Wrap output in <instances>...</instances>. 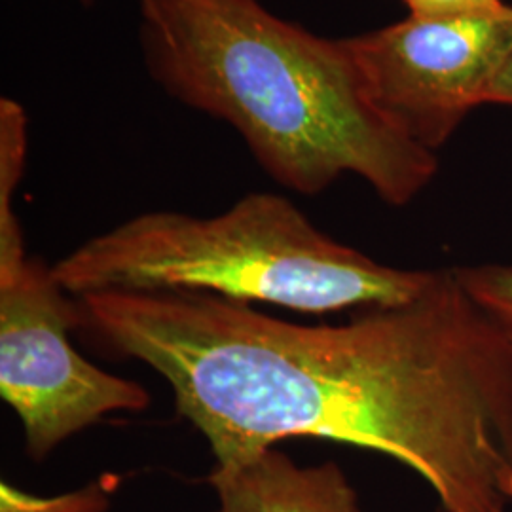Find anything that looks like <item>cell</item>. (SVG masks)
Returning <instances> with one entry per match:
<instances>
[{
    "mask_svg": "<svg viewBox=\"0 0 512 512\" xmlns=\"http://www.w3.org/2000/svg\"><path fill=\"white\" fill-rule=\"evenodd\" d=\"M78 330L150 366L230 465L293 437L382 452L446 512H512V342L435 272L412 302L302 325L203 293L76 298Z\"/></svg>",
    "mask_w": 512,
    "mask_h": 512,
    "instance_id": "obj_1",
    "label": "cell"
},
{
    "mask_svg": "<svg viewBox=\"0 0 512 512\" xmlns=\"http://www.w3.org/2000/svg\"><path fill=\"white\" fill-rule=\"evenodd\" d=\"M139 8L150 76L236 129L275 183L315 196L351 173L401 207L435 179V152L376 109L346 38L317 37L260 0H139Z\"/></svg>",
    "mask_w": 512,
    "mask_h": 512,
    "instance_id": "obj_2",
    "label": "cell"
},
{
    "mask_svg": "<svg viewBox=\"0 0 512 512\" xmlns=\"http://www.w3.org/2000/svg\"><path fill=\"white\" fill-rule=\"evenodd\" d=\"M74 298L203 293L302 313L374 310L418 298L435 272L389 268L323 234L283 196L255 192L217 217L150 211L52 266Z\"/></svg>",
    "mask_w": 512,
    "mask_h": 512,
    "instance_id": "obj_3",
    "label": "cell"
},
{
    "mask_svg": "<svg viewBox=\"0 0 512 512\" xmlns=\"http://www.w3.org/2000/svg\"><path fill=\"white\" fill-rule=\"evenodd\" d=\"M78 306L52 266L25 255L0 260V395L23 427L29 458L116 412H141L150 393L86 361L71 344Z\"/></svg>",
    "mask_w": 512,
    "mask_h": 512,
    "instance_id": "obj_4",
    "label": "cell"
},
{
    "mask_svg": "<svg viewBox=\"0 0 512 512\" xmlns=\"http://www.w3.org/2000/svg\"><path fill=\"white\" fill-rule=\"evenodd\" d=\"M389 124L437 152L484 95L512 48V6L495 16L408 18L346 38Z\"/></svg>",
    "mask_w": 512,
    "mask_h": 512,
    "instance_id": "obj_5",
    "label": "cell"
},
{
    "mask_svg": "<svg viewBox=\"0 0 512 512\" xmlns=\"http://www.w3.org/2000/svg\"><path fill=\"white\" fill-rule=\"evenodd\" d=\"M207 482L217 494L213 512H363L336 463L302 467L277 448L215 465Z\"/></svg>",
    "mask_w": 512,
    "mask_h": 512,
    "instance_id": "obj_6",
    "label": "cell"
},
{
    "mask_svg": "<svg viewBox=\"0 0 512 512\" xmlns=\"http://www.w3.org/2000/svg\"><path fill=\"white\" fill-rule=\"evenodd\" d=\"M463 289L512 342V266L456 270Z\"/></svg>",
    "mask_w": 512,
    "mask_h": 512,
    "instance_id": "obj_7",
    "label": "cell"
},
{
    "mask_svg": "<svg viewBox=\"0 0 512 512\" xmlns=\"http://www.w3.org/2000/svg\"><path fill=\"white\" fill-rule=\"evenodd\" d=\"M109 503V488L101 480L55 497H37L8 482L0 484V512H105Z\"/></svg>",
    "mask_w": 512,
    "mask_h": 512,
    "instance_id": "obj_8",
    "label": "cell"
},
{
    "mask_svg": "<svg viewBox=\"0 0 512 512\" xmlns=\"http://www.w3.org/2000/svg\"><path fill=\"white\" fill-rule=\"evenodd\" d=\"M410 14L423 18L495 16L509 8L503 0H404Z\"/></svg>",
    "mask_w": 512,
    "mask_h": 512,
    "instance_id": "obj_9",
    "label": "cell"
},
{
    "mask_svg": "<svg viewBox=\"0 0 512 512\" xmlns=\"http://www.w3.org/2000/svg\"><path fill=\"white\" fill-rule=\"evenodd\" d=\"M492 103L512 107V48L509 54L505 55L501 67L497 69L484 95V105Z\"/></svg>",
    "mask_w": 512,
    "mask_h": 512,
    "instance_id": "obj_10",
    "label": "cell"
}]
</instances>
